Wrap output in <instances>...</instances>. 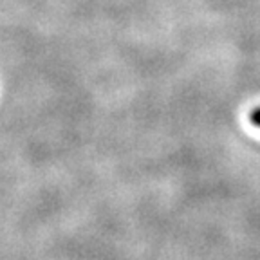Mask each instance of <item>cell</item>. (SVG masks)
<instances>
[{"label":"cell","instance_id":"obj_1","mask_svg":"<svg viewBox=\"0 0 260 260\" xmlns=\"http://www.w3.org/2000/svg\"><path fill=\"white\" fill-rule=\"evenodd\" d=\"M249 121L260 128V107H258V109H255V110H251V114H249Z\"/></svg>","mask_w":260,"mask_h":260}]
</instances>
